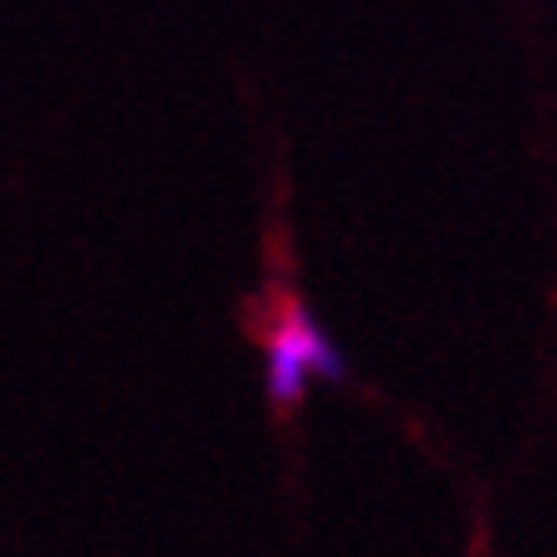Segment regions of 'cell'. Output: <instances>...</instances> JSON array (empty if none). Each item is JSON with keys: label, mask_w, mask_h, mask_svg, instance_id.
<instances>
[{"label": "cell", "mask_w": 557, "mask_h": 557, "mask_svg": "<svg viewBox=\"0 0 557 557\" xmlns=\"http://www.w3.org/2000/svg\"><path fill=\"white\" fill-rule=\"evenodd\" d=\"M338 343L318 327V318L302 302H287L276 327L267 333V399L276 409H297L307 399L312 379H343Z\"/></svg>", "instance_id": "6da1fadb"}]
</instances>
